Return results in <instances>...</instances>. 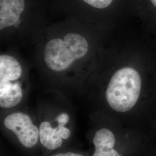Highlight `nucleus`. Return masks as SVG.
Here are the masks:
<instances>
[{
	"label": "nucleus",
	"mask_w": 156,
	"mask_h": 156,
	"mask_svg": "<svg viewBox=\"0 0 156 156\" xmlns=\"http://www.w3.org/2000/svg\"><path fill=\"white\" fill-rule=\"evenodd\" d=\"M2 126L25 150L31 151L40 147L38 120L30 114L22 111L11 112L3 119Z\"/></svg>",
	"instance_id": "6"
},
{
	"label": "nucleus",
	"mask_w": 156,
	"mask_h": 156,
	"mask_svg": "<svg viewBox=\"0 0 156 156\" xmlns=\"http://www.w3.org/2000/svg\"><path fill=\"white\" fill-rule=\"evenodd\" d=\"M135 15L142 23V31L156 38V0H134Z\"/></svg>",
	"instance_id": "9"
},
{
	"label": "nucleus",
	"mask_w": 156,
	"mask_h": 156,
	"mask_svg": "<svg viewBox=\"0 0 156 156\" xmlns=\"http://www.w3.org/2000/svg\"><path fill=\"white\" fill-rule=\"evenodd\" d=\"M38 123L40 147L44 155L62 149L72 138L73 123L67 112L41 116Z\"/></svg>",
	"instance_id": "4"
},
{
	"label": "nucleus",
	"mask_w": 156,
	"mask_h": 156,
	"mask_svg": "<svg viewBox=\"0 0 156 156\" xmlns=\"http://www.w3.org/2000/svg\"><path fill=\"white\" fill-rule=\"evenodd\" d=\"M89 50V45L84 37L69 33L63 38L51 39L46 44L44 51V60L50 70L62 72L83 58Z\"/></svg>",
	"instance_id": "3"
},
{
	"label": "nucleus",
	"mask_w": 156,
	"mask_h": 156,
	"mask_svg": "<svg viewBox=\"0 0 156 156\" xmlns=\"http://www.w3.org/2000/svg\"><path fill=\"white\" fill-rule=\"evenodd\" d=\"M108 73L103 97L108 115L128 125L156 117V38L142 31Z\"/></svg>",
	"instance_id": "1"
},
{
	"label": "nucleus",
	"mask_w": 156,
	"mask_h": 156,
	"mask_svg": "<svg viewBox=\"0 0 156 156\" xmlns=\"http://www.w3.org/2000/svg\"><path fill=\"white\" fill-rule=\"evenodd\" d=\"M108 117V121L97 125L91 135L90 156H133L147 148L149 139L139 128Z\"/></svg>",
	"instance_id": "2"
},
{
	"label": "nucleus",
	"mask_w": 156,
	"mask_h": 156,
	"mask_svg": "<svg viewBox=\"0 0 156 156\" xmlns=\"http://www.w3.org/2000/svg\"><path fill=\"white\" fill-rule=\"evenodd\" d=\"M154 127H155V128L154 129H156V118H155V119H154Z\"/></svg>",
	"instance_id": "11"
},
{
	"label": "nucleus",
	"mask_w": 156,
	"mask_h": 156,
	"mask_svg": "<svg viewBox=\"0 0 156 156\" xmlns=\"http://www.w3.org/2000/svg\"><path fill=\"white\" fill-rule=\"evenodd\" d=\"M27 8V0H0V30L19 25Z\"/></svg>",
	"instance_id": "8"
},
{
	"label": "nucleus",
	"mask_w": 156,
	"mask_h": 156,
	"mask_svg": "<svg viewBox=\"0 0 156 156\" xmlns=\"http://www.w3.org/2000/svg\"><path fill=\"white\" fill-rule=\"evenodd\" d=\"M22 68L16 59L8 55L0 56V106L10 109L22 101L24 90L22 82Z\"/></svg>",
	"instance_id": "5"
},
{
	"label": "nucleus",
	"mask_w": 156,
	"mask_h": 156,
	"mask_svg": "<svg viewBox=\"0 0 156 156\" xmlns=\"http://www.w3.org/2000/svg\"><path fill=\"white\" fill-rule=\"evenodd\" d=\"M80 4L103 15L112 18L124 12L135 14L134 0H78Z\"/></svg>",
	"instance_id": "7"
},
{
	"label": "nucleus",
	"mask_w": 156,
	"mask_h": 156,
	"mask_svg": "<svg viewBox=\"0 0 156 156\" xmlns=\"http://www.w3.org/2000/svg\"><path fill=\"white\" fill-rule=\"evenodd\" d=\"M44 156H90L86 153L81 151L75 150H67L61 149L59 151H54Z\"/></svg>",
	"instance_id": "10"
}]
</instances>
